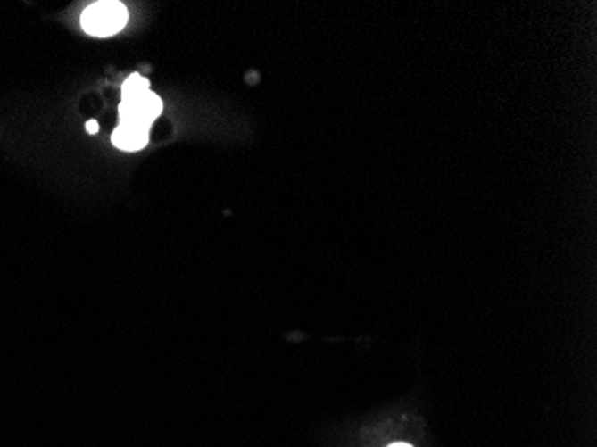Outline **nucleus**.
Returning <instances> with one entry per match:
<instances>
[{
    "instance_id": "obj_1",
    "label": "nucleus",
    "mask_w": 597,
    "mask_h": 447,
    "mask_svg": "<svg viewBox=\"0 0 597 447\" xmlns=\"http://www.w3.org/2000/svg\"><path fill=\"white\" fill-rule=\"evenodd\" d=\"M81 24L92 37H112L128 24V10L120 3H95L83 13Z\"/></svg>"
},
{
    "instance_id": "obj_2",
    "label": "nucleus",
    "mask_w": 597,
    "mask_h": 447,
    "mask_svg": "<svg viewBox=\"0 0 597 447\" xmlns=\"http://www.w3.org/2000/svg\"><path fill=\"white\" fill-rule=\"evenodd\" d=\"M162 110H163L162 99L151 90H145V92H140L122 101L120 119H122V124H131V126L149 129V126L162 113Z\"/></svg>"
},
{
    "instance_id": "obj_3",
    "label": "nucleus",
    "mask_w": 597,
    "mask_h": 447,
    "mask_svg": "<svg viewBox=\"0 0 597 447\" xmlns=\"http://www.w3.org/2000/svg\"><path fill=\"white\" fill-rule=\"evenodd\" d=\"M113 144L119 149L124 151H138L144 149L149 142V129L138 128V126H131V124H120L112 137Z\"/></svg>"
},
{
    "instance_id": "obj_4",
    "label": "nucleus",
    "mask_w": 597,
    "mask_h": 447,
    "mask_svg": "<svg viewBox=\"0 0 597 447\" xmlns=\"http://www.w3.org/2000/svg\"><path fill=\"white\" fill-rule=\"evenodd\" d=\"M145 90H149V79L140 76V74H133L131 78L126 79V83L122 87V95H124V99H128V97H133V95H137L140 92H145Z\"/></svg>"
},
{
    "instance_id": "obj_5",
    "label": "nucleus",
    "mask_w": 597,
    "mask_h": 447,
    "mask_svg": "<svg viewBox=\"0 0 597 447\" xmlns=\"http://www.w3.org/2000/svg\"><path fill=\"white\" fill-rule=\"evenodd\" d=\"M87 129H88V133L95 135V133L99 131V124H97V120H88V122H87Z\"/></svg>"
},
{
    "instance_id": "obj_6",
    "label": "nucleus",
    "mask_w": 597,
    "mask_h": 447,
    "mask_svg": "<svg viewBox=\"0 0 597 447\" xmlns=\"http://www.w3.org/2000/svg\"><path fill=\"white\" fill-rule=\"evenodd\" d=\"M390 447H411V445H408V443H394Z\"/></svg>"
}]
</instances>
